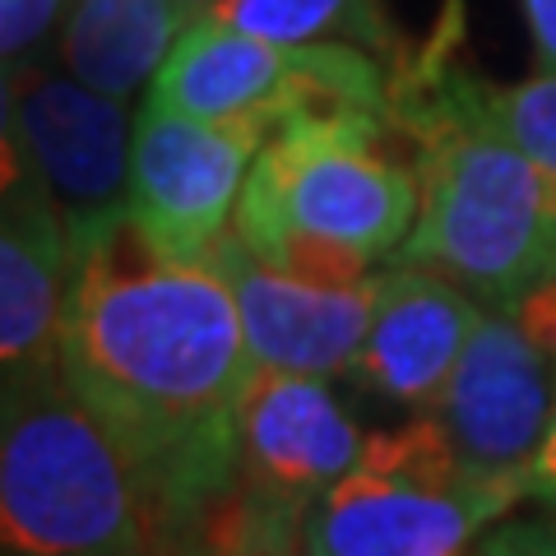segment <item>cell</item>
<instances>
[{
	"instance_id": "10",
	"label": "cell",
	"mask_w": 556,
	"mask_h": 556,
	"mask_svg": "<svg viewBox=\"0 0 556 556\" xmlns=\"http://www.w3.org/2000/svg\"><path fill=\"white\" fill-rule=\"evenodd\" d=\"M556 408V357L515 311H482L431 417L464 464L482 473H529Z\"/></svg>"
},
{
	"instance_id": "21",
	"label": "cell",
	"mask_w": 556,
	"mask_h": 556,
	"mask_svg": "<svg viewBox=\"0 0 556 556\" xmlns=\"http://www.w3.org/2000/svg\"><path fill=\"white\" fill-rule=\"evenodd\" d=\"M181 5H190V10H195V14H200V20H204V14H208V10H214V5H218V0H181Z\"/></svg>"
},
{
	"instance_id": "7",
	"label": "cell",
	"mask_w": 556,
	"mask_h": 556,
	"mask_svg": "<svg viewBox=\"0 0 556 556\" xmlns=\"http://www.w3.org/2000/svg\"><path fill=\"white\" fill-rule=\"evenodd\" d=\"M367 437L316 376L255 371L237 408V478L228 515L265 556H298L306 519L357 468Z\"/></svg>"
},
{
	"instance_id": "19",
	"label": "cell",
	"mask_w": 556,
	"mask_h": 556,
	"mask_svg": "<svg viewBox=\"0 0 556 556\" xmlns=\"http://www.w3.org/2000/svg\"><path fill=\"white\" fill-rule=\"evenodd\" d=\"M525 24H529L538 65L556 70V0H525Z\"/></svg>"
},
{
	"instance_id": "2",
	"label": "cell",
	"mask_w": 556,
	"mask_h": 556,
	"mask_svg": "<svg viewBox=\"0 0 556 556\" xmlns=\"http://www.w3.org/2000/svg\"><path fill=\"white\" fill-rule=\"evenodd\" d=\"M390 126L417 144V228L399 265L437 269L473 298L515 306L556 278V177L510 139L464 116L408 61L394 75Z\"/></svg>"
},
{
	"instance_id": "17",
	"label": "cell",
	"mask_w": 556,
	"mask_h": 556,
	"mask_svg": "<svg viewBox=\"0 0 556 556\" xmlns=\"http://www.w3.org/2000/svg\"><path fill=\"white\" fill-rule=\"evenodd\" d=\"M75 0H0V56H5V75L24 65H38L47 38Z\"/></svg>"
},
{
	"instance_id": "12",
	"label": "cell",
	"mask_w": 556,
	"mask_h": 556,
	"mask_svg": "<svg viewBox=\"0 0 556 556\" xmlns=\"http://www.w3.org/2000/svg\"><path fill=\"white\" fill-rule=\"evenodd\" d=\"M0 208V380L5 394L61 376L75 237L51 190L5 153Z\"/></svg>"
},
{
	"instance_id": "11",
	"label": "cell",
	"mask_w": 556,
	"mask_h": 556,
	"mask_svg": "<svg viewBox=\"0 0 556 556\" xmlns=\"http://www.w3.org/2000/svg\"><path fill=\"white\" fill-rule=\"evenodd\" d=\"M204 265L232 292L255 371L334 380L357 367L376 311V274L357 288H320L265 265L237 232Z\"/></svg>"
},
{
	"instance_id": "15",
	"label": "cell",
	"mask_w": 556,
	"mask_h": 556,
	"mask_svg": "<svg viewBox=\"0 0 556 556\" xmlns=\"http://www.w3.org/2000/svg\"><path fill=\"white\" fill-rule=\"evenodd\" d=\"M455 5L445 10V24L437 33L431 51H422L427 75L441 84V93L455 102L464 116H473L478 126H486L492 135L510 139V144L533 159L543 172L556 177V70H543L533 79H519V84H486L473 70H464L450 47H455Z\"/></svg>"
},
{
	"instance_id": "13",
	"label": "cell",
	"mask_w": 556,
	"mask_h": 556,
	"mask_svg": "<svg viewBox=\"0 0 556 556\" xmlns=\"http://www.w3.org/2000/svg\"><path fill=\"white\" fill-rule=\"evenodd\" d=\"M478 320L482 306L445 274L394 265L376 274V311L353 371L390 404L431 413Z\"/></svg>"
},
{
	"instance_id": "5",
	"label": "cell",
	"mask_w": 556,
	"mask_h": 556,
	"mask_svg": "<svg viewBox=\"0 0 556 556\" xmlns=\"http://www.w3.org/2000/svg\"><path fill=\"white\" fill-rule=\"evenodd\" d=\"M529 496L525 473L464 464L431 413L367 437L357 468L306 519V556H468L478 533Z\"/></svg>"
},
{
	"instance_id": "8",
	"label": "cell",
	"mask_w": 556,
	"mask_h": 556,
	"mask_svg": "<svg viewBox=\"0 0 556 556\" xmlns=\"http://www.w3.org/2000/svg\"><path fill=\"white\" fill-rule=\"evenodd\" d=\"M269 130L265 121H200L144 102L135 116L126 204L144 247L172 265H204L232 232L241 190Z\"/></svg>"
},
{
	"instance_id": "16",
	"label": "cell",
	"mask_w": 556,
	"mask_h": 556,
	"mask_svg": "<svg viewBox=\"0 0 556 556\" xmlns=\"http://www.w3.org/2000/svg\"><path fill=\"white\" fill-rule=\"evenodd\" d=\"M208 14L278 47L348 42L371 51L376 61H386L390 75L408 65L404 38H399V28L380 0H218Z\"/></svg>"
},
{
	"instance_id": "14",
	"label": "cell",
	"mask_w": 556,
	"mask_h": 556,
	"mask_svg": "<svg viewBox=\"0 0 556 556\" xmlns=\"http://www.w3.org/2000/svg\"><path fill=\"white\" fill-rule=\"evenodd\" d=\"M200 14L181 0H75L61 24L56 61L79 84L130 102L153 89L159 70Z\"/></svg>"
},
{
	"instance_id": "1",
	"label": "cell",
	"mask_w": 556,
	"mask_h": 556,
	"mask_svg": "<svg viewBox=\"0 0 556 556\" xmlns=\"http://www.w3.org/2000/svg\"><path fill=\"white\" fill-rule=\"evenodd\" d=\"M61 371L144 468L190 556L237 478V408L255 376L228 283L149 251L130 214L108 223L75 241Z\"/></svg>"
},
{
	"instance_id": "20",
	"label": "cell",
	"mask_w": 556,
	"mask_h": 556,
	"mask_svg": "<svg viewBox=\"0 0 556 556\" xmlns=\"http://www.w3.org/2000/svg\"><path fill=\"white\" fill-rule=\"evenodd\" d=\"M525 482H529V496L547 501V506L556 510V408H552V427H547L543 445H538V455H533V464H529Z\"/></svg>"
},
{
	"instance_id": "6",
	"label": "cell",
	"mask_w": 556,
	"mask_h": 556,
	"mask_svg": "<svg viewBox=\"0 0 556 556\" xmlns=\"http://www.w3.org/2000/svg\"><path fill=\"white\" fill-rule=\"evenodd\" d=\"M394 75L348 42L278 47L204 14L167 56L149 102L200 121H283L320 108H353L390 121Z\"/></svg>"
},
{
	"instance_id": "18",
	"label": "cell",
	"mask_w": 556,
	"mask_h": 556,
	"mask_svg": "<svg viewBox=\"0 0 556 556\" xmlns=\"http://www.w3.org/2000/svg\"><path fill=\"white\" fill-rule=\"evenodd\" d=\"M468 556H556V529L547 525H506L473 543Z\"/></svg>"
},
{
	"instance_id": "3",
	"label": "cell",
	"mask_w": 556,
	"mask_h": 556,
	"mask_svg": "<svg viewBox=\"0 0 556 556\" xmlns=\"http://www.w3.org/2000/svg\"><path fill=\"white\" fill-rule=\"evenodd\" d=\"M390 121L320 108L283 121L241 190L232 232L292 278L357 288L417 228V172L380 153Z\"/></svg>"
},
{
	"instance_id": "4",
	"label": "cell",
	"mask_w": 556,
	"mask_h": 556,
	"mask_svg": "<svg viewBox=\"0 0 556 556\" xmlns=\"http://www.w3.org/2000/svg\"><path fill=\"white\" fill-rule=\"evenodd\" d=\"M0 538L5 556H181L144 468L65 371L5 394Z\"/></svg>"
},
{
	"instance_id": "9",
	"label": "cell",
	"mask_w": 556,
	"mask_h": 556,
	"mask_svg": "<svg viewBox=\"0 0 556 556\" xmlns=\"http://www.w3.org/2000/svg\"><path fill=\"white\" fill-rule=\"evenodd\" d=\"M5 153L38 172L75 241L126 218L135 153L130 108L56 70V61L5 75Z\"/></svg>"
}]
</instances>
